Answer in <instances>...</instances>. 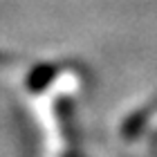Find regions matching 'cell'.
<instances>
[{"label": "cell", "instance_id": "7a4b0ae2", "mask_svg": "<svg viewBox=\"0 0 157 157\" xmlns=\"http://www.w3.org/2000/svg\"><path fill=\"white\" fill-rule=\"evenodd\" d=\"M148 117H151V110H141V112H137V115H132V117L124 124V128H121L124 137H126V139H135V137L141 132V128H144V124H146Z\"/></svg>", "mask_w": 157, "mask_h": 157}, {"label": "cell", "instance_id": "6da1fadb", "mask_svg": "<svg viewBox=\"0 0 157 157\" xmlns=\"http://www.w3.org/2000/svg\"><path fill=\"white\" fill-rule=\"evenodd\" d=\"M56 72H59V67L49 65V63H40V65H36L29 74H27V90H29V92H43L56 78Z\"/></svg>", "mask_w": 157, "mask_h": 157}]
</instances>
